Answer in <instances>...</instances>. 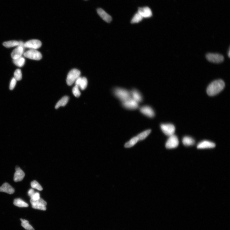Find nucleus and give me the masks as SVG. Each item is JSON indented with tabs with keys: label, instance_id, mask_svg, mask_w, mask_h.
<instances>
[{
	"label": "nucleus",
	"instance_id": "1",
	"mask_svg": "<svg viewBox=\"0 0 230 230\" xmlns=\"http://www.w3.org/2000/svg\"><path fill=\"white\" fill-rule=\"evenodd\" d=\"M225 84L223 80H218L210 83L207 89V93L210 96L216 95L224 89Z\"/></svg>",
	"mask_w": 230,
	"mask_h": 230
},
{
	"label": "nucleus",
	"instance_id": "2",
	"mask_svg": "<svg viewBox=\"0 0 230 230\" xmlns=\"http://www.w3.org/2000/svg\"><path fill=\"white\" fill-rule=\"evenodd\" d=\"M113 93L122 102L132 98L130 92L124 88H115L113 90Z\"/></svg>",
	"mask_w": 230,
	"mask_h": 230
},
{
	"label": "nucleus",
	"instance_id": "3",
	"mask_svg": "<svg viewBox=\"0 0 230 230\" xmlns=\"http://www.w3.org/2000/svg\"><path fill=\"white\" fill-rule=\"evenodd\" d=\"M80 72L76 69H73L69 72L67 77V83L69 86H71L80 77Z\"/></svg>",
	"mask_w": 230,
	"mask_h": 230
},
{
	"label": "nucleus",
	"instance_id": "4",
	"mask_svg": "<svg viewBox=\"0 0 230 230\" xmlns=\"http://www.w3.org/2000/svg\"><path fill=\"white\" fill-rule=\"evenodd\" d=\"M24 56L27 58L35 60H40L42 58L41 53L34 49H30L24 53Z\"/></svg>",
	"mask_w": 230,
	"mask_h": 230
},
{
	"label": "nucleus",
	"instance_id": "5",
	"mask_svg": "<svg viewBox=\"0 0 230 230\" xmlns=\"http://www.w3.org/2000/svg\"><path fill=\"white\" fill-rule=\"evenodd\" d=\"M30 203H31L32 208L38 210L45 211L47 209L46 206L47 203L44 199L42 198L36 201H34L30 199Z\"/></svg>",
	"mask_w": 230,
	"mask_h": 230
},
{
	"label": "nucleus",
	"instance_id": "6",
	"mask_svg": "<svg viewBox=\"0 0 230 230\" xmlns=\"http://www.w3.org/2000/svg\"><path fill=\"white\" fill-rule=\"evenodd\" d=\"M207 60L214 63H220L224 60V58L222 55L217 53H209L206 56Z\"/></svg>",
	"mask_w": 230,
	"mask_h": 230
},
{
	"label": "nucleus",
	"instance_id": "7",
	"mask_svg": "<svg viewBox=\"0 0 230 230\" xmlns=\"http://www.w3.org/2000/svg\"><path fill=\"white\" fill-rule=\"evenodd\" d=\"M161 129L164 133L170 137L174 135L175 131V126L171 124H163L160 125Z\"/></svg>",
	"mask_w": 230,
	"mask_h": 230
},
{
	"label": "nucleus",
	"instance_id": "8",
	"mask_svg": "<svg viewBox=\"0 0 230 230\" xmlns=\"http://www.w3.org/2000/svg\"><path fill=\"white\" fill-rule=\"evenodd\" d=\"M179 143L178 137L173 135L169 137L166 143V147L169 149L174 148L178 147Z\"/></svg>",
	"mask_w": 230,
	"mask_h": 230
},
{
	"label": "nucleus",
	"instance_id": "9",
	"mask_svg": "<svg viewBox=\"0 0 230 230\" xmlns=\"http://www.w3.org/2000/svg\"><path fill=\"white\" fill-rule=\"evenodd\" d=\"M122 105L125 108L129 110H135L139 108V103L132 98L122 102Z\"/></svg>",
	"mask_w": 230,
	"mask_h": 230
},
{
	"label": "nucleus",
	"instance_id": "10",
	"mask_svg": "<svg viewBox=\"0 0 230 230\" xmlns=\"http://www.w3.org/2000/svg\"><path fill=\"white\" fill-rule=\"evenodd\" d=\"M42 45L41 42L38 40H33L27 41L24 43V47L25 48L34 49L40 48Z\"/></svg>",
	"mask_w": 230,
	"mask_h": 230
},
{
	"label": "nucleus",
	"instance_id": "11",
	"mask_svg": "<svg viewBox=\"0 0 230 230\" xmlns=\"http://www.w3.org/2000/svg\"><path fill=\"white\" fill-rule=\"evenodd\" d=\"M140 111L142 113L149 118H153L155 116L154 111L149 106H145L141 107Z\"/></svg>",
	"mask_w": 230,
	"mask_h": 230
},
{
	"label": "nucleus",
	"instance_id": "12",
	"mask_svg": "<svg viewBox=\"0 0 230 230\" xmlns=\"http://www.w3.org/2000/svg\"><path fill=\"white\" fill-rule=\"evenodd\" d=\"M139 13L143 18H150L152 16L151 9L148 7H140L138 10Z\"/></svg>",
	"mask_w": 230,
	"mask_h": 230
},
{
	"label": "nucleus",
	"instance_id": "13",
	"mask_svg": "<svg viewBox=\"0 0 230 230\" xmlns=\"http://www.w3.org/2000/svg\"><path fill=\"white\" fill-rule=\"evenodd\" d=\"M15 170L16 171L15 172L14 177V181L15 182L22 181L25 176L24 172L18 167L15 168Z\"/></svg>",
	"mask_w": 230,
	"mask_h": 230
},
{
	"label": "nucleus",
	"instance_id": "14",
	"mask_svg": "<svg viewBox=\"0 0 230 230\" xmlns=\"http://www.w3.org/2000/svg\"><path fill=\"white\" fill-rule=\"evenodd\" d=\"M75 85L79 87V89L82 90H85L87 86L88 80L85 77H79L76 80Z\"/></svg>",
	"mask_w": 230,
	"mask_h": 230
},
{
	"label": "nucleus",
	"instance_id": "15",
	"mask_svg": "<svg viewBox=\"0 0 230 230\" xmlns=\"http://www.w3.org/2000/svg\"><path fill=\"white\" fill-rule=\"evenodd\" d=\"M15 191L14 188L9 183H5L0 187V192L8 193L10 194H13Z\"/></svg>",
	"mask_w": 230,
	"mask_h": 230
},
{
	"label": "nucleus",
	"instance_id": "16",
	"mask_svg": "<svg viewBox=\"0 0 230 230\" xmlns=\"http://www.w3.org/2000/svg\"><path fill=\"white\" fill-rule=\"evenodd\" d=\"M97 13L107 23H110L112 21V18L110 15L107 14L103 9L99 8L97 10Z\"/></svg>",
	"mask_w": 230,
	"mask_h": 230
},
{
	"label": "nucleus",
	"instance_id": "17",
	"mask_svg": "<svg viewBox=\"0 0 230 230\" xmlns=\"http://www.w3.org/2000/svg\"><path fill=\"white\" fill-rule=\"evenodd\" d=\"M216 147V144L212 142L208 141H203L199 143L197 148L199 149H204L213 148Z\"/></svg>",
	"mask_w": 230,
	"mask_h": 230
},
{
	"label": "nucleus",
	"instance_id": "18",
	"mask_svg": "<svg viewBox=\"0 0 230 230\" xmlns=\"http://www.w3.org/2000/svg\"><path fill=\"white\" fill-rule=\"evenodd\" d=\"M24 49L20 46H18L12 53L11 55L12 58L14 60L20 57L24 53Z\"/></svg>",
	"mask_w": 230,
	"mask_h": 230
},
{
	"label": "nucleus",
	"instance_id": "19",
	"mask_svg": "<svg viewBox=\"0 0 230 230\" xmlns=\"http://www.w3.org/2000/svg\"><path fill=\"white\" fill-rule=\"evenodd\" d=\"M132 98L138 103L143 101V97L139 91L136 89H133L131 92Z\"/></svg>",
	"mask_w": 230,
	"mask_h": 230
},
{
	"label": "nucleus",
	"instance_id": "20",
	"mask_svg": "<svg viewBox=\"0 0 230 230\" xmlns=\"http://www.w3.org/2000/svg\"><path fill=\"white\" fill-rule=\"evenodd\" d=\"M69 97L65 96L61 98L60 100L57 103L55 106L56 109H58L60 106H64L66 105L69 100Z\"/></svg>",
	"mask_w": 230,
	"mask_h": 230
},
{
	"label": "nucleus",
	"instance_id": "21",
	"mask_svg": "<svg viewBox=\"0 0 230 230\" xmlns=\"http://www.w3.org/2000/svg\"><path fill=\"white\" fill-rule=\"evenodd\" d=\"M14 204L15 206L20 207V208L27 207L29 206V205L27 203L20 198L15 199L14 201Z\"/></svg>",
	"mask_w": 230,
	"mask_h": 230
},
{
	"label": "nucleus",
	"instance_id": "22",
	"mask_svg": "<svg viewBox=\"0 0 230 230\" xmlns=\"http://www.w3.org/2000/svg\"><path fill=\"white\" fill-rule=\"evenodd\" d=\"M183 143L184 145L186 146H190L194 145L195 141L193 138L189 137H185L183 139Z\"/></svg>",
	"mask_w": 230,
	"mask_h": 230
},
{
	"label": "nucleus",
	"instance_id": "23",
	"mask_svg": "<svg viewBox=\"0 0 230 230\" xmlns=\"http://www.w3.org/2000/svg\"><path fill=\"white\" fill-rule=\"evenodd\" d=\"M139 141V139L137 137H134L128 142L126 143L124 147L126 148L131 147L135 145Z\"/></svg>",
	"mask_w": 230,
	"mask_h": 230
},
{
	"label": "nucleus",
	"instance_id": "24",
	"mask_svg": "<svg viewBox=\"0 0 230 230\" xmlns=\"http://www.w3.org/2000/svg\"><path fill=\"white\" fill-rule=\"evenodd\" d=\"M5 47L6 48H10L18 46L19 42L17 41H10L4 42L3 44Z\"/></svg>",
	"mask_w": 230,
	"mask_h": 230
},
{
	"label": "nucleus",
	"instance_id": "25",
	"mask_svg": "<svg viewBox=\"0 0 230 230\" xmlns=\"http://www.w3.org/2000/svg\"><path fill=\"white\" fill-rule=\"evenodd\" d=\"M13 63L17 66L22 67L25 64V59L21 56L19 58L13 60Z\"/></svg>",
	"mask_w": 230,
	"mask_h": 230
},
{
	"label": "nucleus",
	"instance_id": "26",
	"mask_svg": "<svg viewBox=\"0 0 230 230\" xmlns=\"http://www.w3.org/2000/svg\"><path fill=\"white\" fill-rule=\"evenodd\" d=\"M22 221L21 225L23 228H24L27 230H34L32 225L29 224V221L26 220L20 219Z\"/></svg>",
	"mask_w": 230,
	"mask_h": 230
},
{
	"label": "nucleus",
	"instance_id": "27",
	"mask_svg": "<svg viewBox=\"0 0 230 230\" xmlns=\"http://www.w3.org/2000/svg\"><path fill=\"white\" fill-rule=\"evenodd\" d=\"M151 132V129H148L144 132L141 133L138 135L137 137L139 139V141H141L145 139Z\"/></svg>",
	"mask_w": 230,
	"mask_h": 230
},
{
	"label": "nucleus",
	"instance_id": "28",
	"mask_svg": "<svg viewBox=\"0 0 230 230\" xmlns=\"http://www.w3.org/2000/svg\"><path fill=\"white\" fill-rule=\"evenodd\" d=\"M143 18L138 13L136 14L133 17L131 20L132 24H136L142 20Z\"/></svg>",
	"mask_w": 230,
	"mask_h": 230
},
{
	"label": "nucleus",
	"instance_id": "29",
	"mask_svg": "<svg viewBox=\"0 0 230 230\" xmlns=\"http://www.w3.org/2000/svg\"><path fill=\"white\" fill-rule=\"evenodd\" d=\"M31 186L33 188L36 189L38 190L42 191L43 190V188L41 185L35 180H34L31 183Z\"/></svg>",
	"mask_w": 230,
	"mask_h": 230
},
{
	"label": "nucleus",
	"instance_id": "30",
	"mask_svg": "<svg viewBox=\"0 0 230 230\" xmlns=\"http://www.w3.org/2000/svg\"><path fill=\"white\" fill-rule=\"evenodd\" d=\"M14 78L17 80H21L22 78L21 70L20 69H17L15 71L14 74Z\"/></svg>",
	"mask_w": 230,
	"mask_h": 230
},
{
	"label": "nucleus",
	"instance_id": "31",
	"mask_svg": "<svg viewBox=\"0 0 230 230\" xmlns=\"http://www.w3.org/2000/svg\"><path fill=\"white\" fill-rule=\"evenodd\" d=\"M73 93L76 97H79L80 95V93L79 90V88L78 86L75 85L73 88Z\"/></svg>",
	"mask_w": 230,
	"mask_h": 230
},
{
	"label": "nucleus",
	"instance_id": "32",
	"mask_svg": "<svg viewBox=\"0 0 230 230\" xmlns=\"http://www.w3.org/2000/svg\"><path fill=\"white\" fill-rule=\"evenodd\" d=\"M17 80L14 78L12 79L9 86L10 89L11 90H13L14 88L17 83Z\"/></svg>",
	"mask_w": 230,
	"mask_h": 230
},
{
	"label": "nucleus",
	"instance_id": "33",
	"mask_svg": "<svg viewBox=\"0 0 230 230\" xmlns=\"http://www.w3.org/2000/svg\"><path fill=\"white\" fill-rule=\"evenodd\" d=\"M30 198L31 199L34 201L38 200L40 198V194L37 192L35 193Z\"/></svg>",
	"mask_w": 230,
	"mask_h": 230
},
{
	"label": "nucleus",
	"instance_id": "34",
	"mask_svg": "<svg viewBox=\"0 0 230 230\" xmlns=\"http://www.w3.org/2000/svg\"><path fill=\"white\" fill-rule=\"evenodd\" d=\"M34 191L33 189H30L28 192V194L29 196L30 197H31L32 196L34 193Z\"/></svg>",
	"mask_w": 230,
	"mask_h": 230
},
{
	"label": "nucleus",
	"instance_id": "35",
	"mask_svg": "<svg viewBox=\"0 0 230 230\" xmlns=\"http://www.w3.org/2000/svg\"><path fill=\"white\" fill-rule=\"evenodd\" d=\"M18 46H20V47H22L24 49L25 48L24 47V43L21 41L19 42V45Z\"/></svg>",
	"mask_w": 230,
	"mask_h": 230
},
{
	"label": "nucleus",
	"instance_id": "36",
	"mask_svg": "<svg viewBox=\"0 0 230 230\" xmlns=\"http://www.w3.org/2000/svg\"><path fill=\"white\" fill-rule=\"evenodd\" d=\"M230 50H229V53H228V56H229V57H230Z\"/></svg>",
	"mask_w": 230,
	"mask_h": 230
}]
</instances>
